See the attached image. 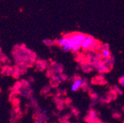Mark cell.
Segmentation results:
<instances>
[{"label":"cell","mask_w":124,"mask_h":123,"mask_svg":"<svg viewBox=\"0 0 124 123\" xmlns=\"http://www.w3.org/2000/svg\"><path fill=\"white\" fill-rule=\"evenodd\" d=\"M84 84V81L81 79H76L71 86L72 91H77Z\"/></svg>","instance_id":"obj_4"},{"label":"cell","mask_w":124,"mask_h":123,"mask_svg":"<svg viewBox=\"0 0 124 123\" xmlns=\"http://www.w3.org/2000/svg\"><path fill=\"white\" fill-rule=\"evenodd\" d=\"M95 41V39L93 37L90 36H86L84 42H83V44H82V48L84 49H89V47H91V45L93 43V42Z\"/></svg>","instance_id":"obj_3"},{"label":"cell","mask_w":124,"mask_h":123,"mask_svg":"<svg viewBox=\"0 0 124 123\" xmlns=\"http://www.w3.org/2000/svg\"><path fill=\"white\" fill-rule=\"evenodd\" d=\"M97 69L99 72H105L108 70V68L104 64H100L98 66H97Z\"/></svg>","instance_id":"obj_5"},{"label":"cell","mask_w":124,"mask_h":123,"mask_svg":"<svg viewBox=\"0 0 124 123\" xmlns=\"http://www.w3.org/2000/svg\"><path fill=\"white\" fill-rule=\"evenodd\" d=\"M54 80L56 81V82H60V80H61V77H59V76L54 77Z\"/></svg>","instance_id":"obj_9"},{"label":"cell","mask_w":124,"mask_h":123,"mask_svg":"<svg viewBox=\"0 0 124 123\" xmlns=\"http://www.w3.org/2000/svg\"><path fill=\"white\" fill-rule=\"evenodd\" d=\"M86 38L83 33H74L70 36V42L72 46V51L77 52L82 47V44Z\"/></svg>","instance_id":"obj_1"},{"label":"cell","mask_w":124,"mask_h":123,"mask_svg":"<svg viewBox=\"0 0 124 123\" xmlns=\"http://www.w3.org/2000/svg\"><path fill=\"white\" fill-rule=\"evenodd\" d=\"M90 116H91L92 117H95V112L92 111V112L90 113Z\"/></svg>","instance_id":"obj_10"},{"label":"cell","mask_w":124,"mask_h":123,"mask_svg":"<svg viewBox=\"0 0 124 123\" xmlns=\"http://www.w3.org/2000/svg\"><path fill=\"white\" fill-rule=\"evenodd\" d=\"M58 43L61 46L62 50L65 52H70L72 50V46L70 42L69 37H63L58 41Z\"/></svg>","instance_id":"obj_2"},{"label":"cell","mask_w":124,"mask_h":123,"mask_svg":"<svg viewBox=\"0 0 124 123\" xmlns=\"http://www.w3.org/2000/svg\"><path fill=\"white\" fill-rule=\"evenodd\" d=\"M119 83H120V84L122 86L124 87V76L121 77V78L119 79Z\"/></svg>","instance_id":"obj_8"},{"label":"cell","mask_w":124,"mask_h":123,"mask_svg":"<svg viewBox=\"0 0 124 123\" xmlns=\"http://www.w3.org/2000/svg\"><path fill=\"white\" fill-rule=\"evenodd\" d=\"M43 111H44V114H46V112H47V111H46V109H44V110H43Z\"/></svg>","instance_id":"obj_11"},{"label":"cell","mask_w":124,"mask_h":123,"mask_svg":"<svg viewBox=\"0 0 124 123\" xmlns=\"http://www.w3.org/2000/svg\"><path fill=\"white\" fill-rule=\"evenodd\" d=\"M101 55H102V57L103 58H108L110 57V51H109V50H103L102 51V53H101Z\"/></svg>","instance_id":"obj_6"},{"label":"cell","mask_w":124,"mask_h":123,"mask_svg":"<svg viewBox=\"0 0 124 123\" xmlns=\"http://www.w3.org/2000/svg\"><path fill=\"white\" fill-rule=\"evenodd\" d=\"M123 123H124V120H123Z\"/></svg>","instance_id":"obj_13"},{"label":"cell","mask_w":124,"mask_h":123,"mask_svg":"<svg viewBox=\"0 0 124 123\" xmlns=\"http://www.w3.org/2000/svg\"><path fill=\"white\" fill-rule=\"evenodd\" d=\"M74 123H78V122H74Z\"/></svg>","instance_id":"obj_12"},{"label":"cell","mask_w":124,"mask_h":123,"mask_svg":"<svg viewBox=\"0 0 124 123\" xmlns=\"http://www.w3.org/2000/svg\"><path fill=\"white\" fill-rule=\"evenodd\" d=\"M92 65H86V66H84V67H83V69H84V72H89L90 70H92Z\"/></svg>","instance_id":"obj_7"}]
</instances>
